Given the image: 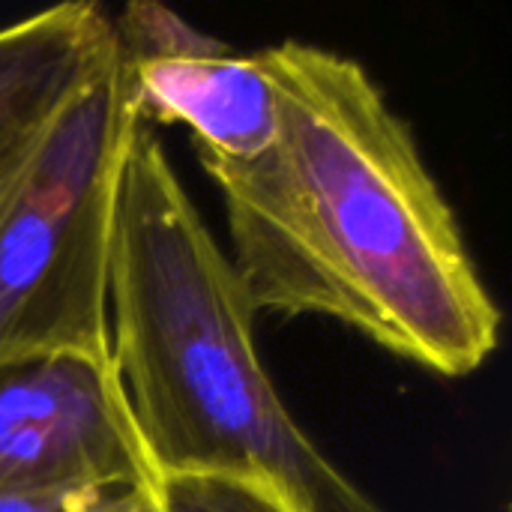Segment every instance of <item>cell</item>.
Returning a JSON list of instances; mask_svg holds the SVG:
<instances>
[{"label": "cell", "mask_w": 512, "mask_h": 512, "mask_svg": "<svg viewBox=\"0 0 512 512\" xmlns=\"http://www.w3.org/2000/svg\"><path fill=\"white\" fill-rule=\"evenodd\" d=\"M252 318L231 258L141 117L117 180L108 333L153 474H264L309 512H378L291 417Z\"/></svg>", "instance_id": "cell-2"}, {"label": "cell", "mask_w": 512, "mask_h": 512, "mask_svg": "<svg viewBox=\"0 0 512 512\" xmlns=\"http://www.w3.org/2000/svg\"><path fill=\"white\" fill-rule=\"evenodd\" d=\"M141 123L114 51L0 159V363L111 357L117 180Z\"/></svg>", "instance_id": "cell-3"}, {"label": "cell", "mask_w": 512, "mask_h": 512, "mask_svg": "<svg viewBox=\"0 0 512 512\" xmlns=\"http://www.w3.org/2000/svg\"><path fill=\"white\" fill-rule=\"evenodd\" d=\"M153 477L111 357L0 363V501Z\"/></svg>", "instance_id": "cell-4"}, {"label": "cell", "mask_w": 512, "mask_h": 512, "mask_svg": "<svg viewBox=\"0 0 512 512\" xmlns=\"http://www.w3.org/2000/svg\"><path fill=\"white\" fill-rule=\"evenodd\" d=\"M54 512H162L156 477L135 486H114L99 492H84L60 504Z\"/></svg>", "instance_id": "cell-9"}, {"label": "cell", "mask_w": 512, "mask_h": 512, "mask_svg": "<svg viewBox=\"0 0 512 512\" xmlns=\"http://www.w3.org/2000/svg\"><path fill=\"white\" fill-rule=\"evenodd\" d=\"M162 512H309L264 474H156Z\"/></svg>", "instance_id": "cell-7"}, {"label": "cell", "mask_w": 512, "mask_h": 512, "mask_svg": "<svg viewBox=\"0 0 512 512\" xmlns=\"http://www.w3.org/2000/svg\"><path fill=\"white\" fill-rule=\"evenodd\" d=\"M111 51V15L93 0L57 3L0 27V159Z\"/></svg>", "instance_id": "cell-6"}, {"label": "cell", "mask_w": 512, "mask_h": 512, "mask_svg": "<svg viewBox=\"0 0 512 512\" xmlns=\"http://www.w3.org/2000/svg\"><path fill=\"white\" fill-rule=\"evenodd\" d=\"M129 72L141 117L183 123L201 153L243 162L264 153L276 135V87L261 51L237 54L222 42L201 54L135 63Z\"/></svg>", "instance_id": "cell-5"}, {"label": "cell", "mask_w": 512, "mask_h": 512, "mask_svg": "<svg viewBox=\"0 0 512 512\" xmlns=\"http://www.w3.org/2000/svg\"><path fill=\"white\" fill-rule=\"evenodd\" d=\"M114 45L123 57V63H147V60H165V57H183V54H201L213 51L222 42L192 27L186 18L171 12L162 3L150 0H129L114 18Z\"/></svg>", "instance_id": "cell-8"}, {"label": "cell", "mask_w": 512, "mask_h": 512, "mask_svg": "<svg viewBox=\"0 0 512 512\" xmlns=\"http://www.w3.org/2000/svg\"><path fill=\"white\" fill-rule=\"evenodd\" d=\"M261 57L270 147L243 162L201 153L249 306L333 318L441 378L483 369L501 309L411 126L354 57L294 39Z\"/></svg>", "instance_id": "cell-1"}]
</instances>
